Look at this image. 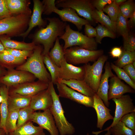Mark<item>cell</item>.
I'll return each instance as SVG.
<instances>
[{
  "mask_svg": "<svg viewBox=\"0 0 135 135\" xmlns=\"http://www.w3.org/2000/svg\"><path fill=\"white\" fill-rule=\"evenodd\" d=\"M48 24L45 28H41L36 33L34 37L35 44H41L44 47L42 56L48 54L56 38L64 33L67 24L58 18H48Z\"/></svg>",
  "mask_w": 135,
  "mask_h": 135,
  "instance_id": "6da1fadb",
  "label": "cell"
},
{
  "mask_svg": "<svg viewBox=\"0 0 135 135\" xmlns=\"http://www.w3.org/2000/svg\"><path fill=\"white\" fill-rule=\"evenodd\" d=\"M42 51L40 46H36L26 61L17 66L16 69L28 72L38 80L48 84L51 81V77L44 65Z\"/></svg>",
  "mask_w": 135,
  "mask_h": 135,
  "instance_id": "7a4b0ae2",
  "label": "cell"
},
{
  "mask_svg": "<svg viewBox=\"0 0 135 135\" xmlns=\"http://www.w3.org/2000/svg\"><path fill=\"white\" fill-rule=\"evenodd\" d=\"M54 84L51 81L48 83V88L53 100L52 105L50 109L60 135H72L75 132V128L65 116L60 96L56 94Z\"/></svg>",
  "mask_w": 135,
  "mask_h": 135,
  "instance_id": "3957f363",
  "label": "cell"
},
{
  "mask_svg": "<svg viewBox=\"0 0 135 135\" xmlns=\"http://www.w3.org/2000/svg\"><path fill=\"white\" fill-rule=\"evenodd\" d=\"M58 38L64 42L63 50L73 46H78L89 50H97V43L95 39L73 30L68 24H66L64 34Z\"/></svg>",
  "mask_w": 135,
  "mask_h": 135,
  "instance_id": "277c9868",
  "label": "cell"
},
{
  "mask_svg": "<svg viewBox=\"0 0 135 135\" xmlns=\"http://www.w3.org/2000/svg\"><path fill=\"white\" fill-rule=\"evenodd\" d=\"M55 0H44L42 2L44 6V13L50 14L52 12L58 14L62 21L68 22L74 24L79 30H81L83 26L90 24L86 20L80 17L75 10L69 8H63L59 10L56 7Z\"/></svg>",
  "mask_w": 135,
  "mask_h": 135,
  "instance_id": "5b68a950",
  "label": "cell"
},
{
  "mask_svg": "<svg viewBox=\"0 0 135 135\" xmlns=\"http://www.w3.org/2000/svg\"><path fill=\"white\" fill-rule=\"evenodd\" d=\"M64 51L66 62L74 65L94 62L104 53L102 50H91L78 46L71 47Z\"/></svg>",
  "mask_w": 135,
  "mask_h": 135,
  "instance_id": "8992f818",
  "label": "cell"
},
{
  "mask_svg": "<svg viewBox=\"0 0 135 135\" xmlns=\"http://www.w3.org/2000/svg\"><path fill=\"white\" fill-rule=\"evenodd\" d=\"M108 58L107 56L103 54L92 65L86 64L84 66L85 72L84 80L96 93L98 88L104 64Z\"/></svg>",
  "mask_w": 135,
  "mask_h": 135,
  "instance_id": "52a82bcc",
  "label": "cell"
},
{
  "mask_svg": "<svg viewBox=\"0 0 135 135\" xmlns=\"http://www.w3.org/2000/svg\"><path fill=\"white\" fill-rule=\"evenodd\" d=\"M56 7L72 8L77 13L88 20L91 24L95 22L92 18L93 12L95 9L91 0H58L55 1Z\"/></svg>",
  "mask_w": 135,
  "mask_h": 135,
  "instance_id": "ba28073f",
  "label": "cell"
},
{
  "mask_svg": "<svg viewBox=\"0 0 135 135\" xmlns=\"http://www.w3.org/2000/svg\"><path fill=\"white\" fill-rule=\"evenodd\" d=\"M112 100L116 104V109L114 117L111 124L103 130L98 132H92V133L98 135L101 132L107 131L111 128L120 121L124 115L132 112H135V107L133 102V100L128 94L123 95L117 98Z\"/></svg>",
  "mask_w": 135,
  "mask_h": 135,
  "instance_id": "9c48e42d",
  "label": "cell"
},
{
  "mask_svg": "<svg viewBox=\"0 0 135 135\" xmlns=\"http://www.w3.org/2000/svg\"><path fill=\"white\" fill-rule=\"evenodd\" d=\"M27 22V15L11 16L0 20V35H12L17 33Z\"/></svg>",
  "mask_w": 135,
  "mask_h": 135,
  "instance_id": "30bf717a",
  "label": "cell"
},
{
  "mask_svg": "<svg viewBox=\"0 0 135 135\" xmlns=\"http://www.w3.org/2000/svg\"><path fill=\"white\" fill-rule=\"evenodd\" d=\"M7 70L6 74L0 78V83L9 88L24 82L34 81L36 78L33 74L27 71L14 68Z\"/></svg>",
  "mask_w": 135,
  "mask_h": 135,
  "instance_id": "8fae6325",
  "label": "cell"
},
{
  "mask_svg": "<svg viewBox=\"0 0 135 135\" xmlns=\"http://www.w3.org/2000/svg\"><path fill=\"white\" fill-rule=\"evenodd\" d=\"M48 86V83L39 80L26 82L10 87L9 94L16 93L31 97L46 89Z\"/></svg>",
  "mask_w": 135,
  "mask_h": 135,
  "instance_id": "7c38bea8",
  "label": "cell"
},
{
  "mask_svg": "<svg viewBox=\"0 0 135 135\" xmlns=\"http://www.w3.org/2000/svg\"><path fill=\"white\" fill-rule=\"evenodd\" d=\"M29 120L37 124L44 129L46 130L50 135H59L58 131L50 109L42 112H34L30 116Z\"/></svg>",
  "mask_w": 135,
  "mask_h": 135,
  "instance_id": "4fadbf2b",
  "label": "cell"
},
{
  "mask_svg": "<svg viewBox=\"0 0 135 135\" xmlns=\"http://www.w3.org/2000/svg\"><path fill=\"white\" fill-rule=\"evenodd\" d=\"M56 84L60 97L69 99L87 107L93 108V97L83 94L61 83L57 82Z\"/></svg>",
  "mask_w": 135,
  "mask_h": 135,
  "instance_id": "5bb4252c",
  "label": "cell"
},
{
  "mask_svg": "<svg viewBox=\"0 0 135 135\" xmlns=\"http://www.w3.org/2000/svg\"><path fill=\"white\" fill-rule=\"evenodd\" d=\"M85 74L84 66H75L68 63L64 58L60 63L58 79L83 80Z\"/></svg>",
  "mask_w": 135,
  "mask_h": 135,
  "instance_id": "9a60e30c",
  "label": "cell"
},
{
  "mask_svg": "<svg viewBox=\"0 0 135 135\" xmlns=\"http://www.w3.org/2000/svg\"><path fill=\"white\" fill-rule=\"evenodd\" d=\"M110 81L108 93V100L119 98L126 93L135 92L134 90L125 84L114 74L110 78Z\"/></svg>",
  "mask_w": 135,
  "mask_h": 135,
  "instance_id": "2e32d148",
  "label": "cell"
},
{
  "mask_svg": "<svg viewBox=\"0 0 135 135\" xmlns=\"http://www.w3.org/2000/svg\"><path fill=\"white\" fill-rule=\"evenodd\" d=\"M93 97V108L96 111L97 117L96 126L101 130L105 123L109 120H113L114 117L110 114L111 110L105 106L103 101L96 93Z\"/></svg>",
  "mask_w": 135,
  "mask_h": 135,
  "instance_id": "e0dca14e",
  "label": "cell"
},
{
  "mask_svg": "<svg viewBox=\"0 0 135 135\" xmlns=\"http://www.w3.org/2000/svg\"><path fill=\"white\" fill-rule=\"evenodd\" d=\"M53 104L52 96L48 88L31 98L30 108L36 111L50 109Z\"/></svg>",
  "mask_w": 135,
  "mask_h": 135,
  "instance_id": "ac0fdd59",
  "label": "cell"
},
{
  "mask_svg": "<svg viewBox=\"0 0 135 135\" xmlns=\"http://www.w3.org/2000/svg\"><path fill=\"white\" fill-rule=\"evenodd\" d=\"M104 68V72L102 75L96 94L101 99L105 106L108 107L110 105L108 98L109 79L114 74L112 72L110 64L108 62H106Z\"/></svg>",
  "mask_w": 135,
  "mask_h": 135,
  "instance_id": "d6986e66",
  "label": "cell"
},
{
  "mask_svg": "<svg viewBox=\"0 0 135 135\" xmlns=\"http://www.w3.org/2000/svg\"><path fill=\"white\" fill-rule=\"evenodd\" d=\"M34 6L33 12L28 24V27L26 32L20 34L26 37L34 27H41L46 24L45 22L42 18V14L44 10V6L42 2L39 0H33Z\"/></svg>",
  "mask_w": 135,
  "mask_h": 135,
  "instance_id": "ffe728a7",
  "label": "cell"
},
{
  "mask_svg": "<svg viewBox=\"0 0 135 135\" xmlns=\"http://www.w3.org/2000/svg\"><path fill=\"white\" fill-rule=\"evenodd\" d=\"M58 82L65 84L68 86L85 96L93 97L96 93L83 80L59 79Z\"/></svg>",
  "mask_w": 135,
  "mask_h": 135,
  "instance_id": "44dd1931",
  "label": "cell"
},
{
  "mask_svg": "<svg viewBox=\"0 0 135 135\" xmlns=\"http://www.w3.org/2000/svg\"><path fill=\"white\" fill-rule=\"evenodd\" d=\"M31 97L24 96L16 93L8 94V111L20 109L30 105Z\"/></svg>",
  "mask_w": 135,
  "mask_h": 135,
  "instance_id": "7402d4cb",
  "label": "cell"
},
{
  "mask_svg": "<svg viewBox=\"0 0 135 135\" xmlns=\"http://www.w3.org/2000/svg\"><path fill=\"white\" fill-rule=\"evenodd\" d=\"M0 40L5 48L32 51L36 46L34 42L26 43L14 40L4 35H0Z\"/></svg>",
  "mask_w": 135,
  "mask_h": 135,
  "instance_id": "603a6c76",
  "label": "cell"
},
{
  "mask_svg": "<svg viewBox=\"0 0 135 135\" xmlns=\"http://www.w3.org/2000/svg\"><path fill=\"white\" fill-rule=\"evenodd\" d=\"M9 88V87L1 84L0 87V95L2 97V101L0 104V129L4 130L5 132L6 122L8 112V98Z\"/></svg>",
  "mask_w": 135,
  "mask_h": 135,
  "instance_id": "cb8c5ba5",
  "label": "cell"
},
{
  "mask_svg": "<svg viewBox=\"0 0 135 135\" xmlns=\"http://www.w3.org/2000/svg\"><path fill=\"white\" fill-rule=\"evenodd\" d=\"M8 135H46L44 129L39 126L34 125L32 122L28 121L16 128Z\"/></svg>",
  "mask_w": 135,
  "mask_h": 135,
  "instance_id": "d4e9b609",
  "label": "cell"
},
{
  "mask_svg": "<svg viewBox=\"0 0 135 135\" xmlns=\"http://www.w3.org/2000/svg\"><path fill=\"white\" fill-rule=\"evenodd\" d=\"M7 8L12 14H29V3L25 0H5Z\"/></svg>",
  "mask_w": 135,
  "mask_h": 135,
  "instance_id": "484cf974",
  "label": "cell"
},
{
  "mask_svg": "<svg viewBox=\"0 0 135 135\" xmlns=\"http://www.w3.org/2000/svg\"><path fill=\"white\" fill-rule=\"evenodd\" d=\"M26 61V60L16 58L4 51L0 52V64L7 70L17 67Z\"/></svg>",
  "mask_w": 135,
  "mask_h": 135,
  "instance_id": "4316f807",
  "label": "cell"
},
{
  "mask_svg": "<svg viewBox=\"0 0 135 135\" xmlns=\"http://www.w3.org/2000/svg\"><path fill=\"white\" fill-rule=\"evenodd\" d=\"M92 16L95 22L100 23L115 33L116 32V22L112 21L103 11H98L95 9Z\"/></svg>",
  "mask_w": 135,
  "mask_h": 135,
  "instance_id": "83f0119b",
  "label": "cell"
},
{
  "mask_svg": "<svg viewBox=\"0 0 135 135\" xmlns=\"http://www.w3.org/2000/svg\"><path fill=\"white\" fill-rule=\"evenodd\" d=\"M48 55L52 61L60 67L62 61L65 58L63 47L60 44L58 37L56 38L54 44L49 51Z\"/></svg>",
  "mask_w": 135,
  "mask_h": 135,
  "instance_id": "f1b7e54d",
  "label": "cell"
},
{
  "mask_svg": "<svg viewBox=\"0 0 135 135\" xmlns=\"http://www.w3.org/2000/svg\"><path fill=\"white\" fill-rule=\"evenodd\" d=\"M43 58L44 63L50 72L51 81L54 84H55L58 79L60 67L52 61L48 54L43 56Z\"/></svg>",
  "mask_w": 135,
  "mask_h": 135,
  "instance_id": "f546056e",
  "label": "cell"
},
{
  "mask_svg": "<svg viewBox=\"0 0 135 135\" xmlns=\"http://www.w3.org/2000/svg\"><path fill=\"white\" fill-rule=\"evenodd\" d=\"M19 110L8 111L5 123V132L6 134L13 132L16 128Z\"/></svg>",
  "mask_w": 135,
  "mask_h": 135,
  "instance_id": "4dcf8cb0",
  "label": "cell"
},
{
  "mask_svg": "<svg viewBox=\"0 0 135 135\" xmlns=\"http://www.w3.org/2000/svg\"><path fill=\"white\" fill-rule=\"evenodd\" d=\"M128 21L127 19L123 16L120 12L116 21V32L123 37L124 40L128 38L129 34Z\"/></svg>",
  "mask_w": 135,
  "mask_h": 135,
  "instance_id": "1f68e13d",
  "label": "cell"
},
{
  "mask_svg": "<svg viewBox=\"0 0 135 135\" xmlns=\"http://www.w3.org/2000/svg\"><path fill=\"white\" fill-rule=\"evenodd\" d=\"M122 50V55L115 62L116 66L122 68L135 61V51L130 52Z\"/></svg>",
  "mask_w": 135,
  "mask_h": 135,
  "instance_id": "d6a6232c",
  "label": "cell"
},
{
  "mask_svg": "<svg viewBox=\"0 0 135 135\" xmlns=\"http://www.w3.org/2000/svg\"><path fill=\"white\" fill-rule=\"evenodd\" d=\"M113 135H135V131L127 127L120 121L109 130Z\"/></svg>",
  "mask_w": 135,
  "mask_h": 135,
  "instance_id": "836d02e7",
  "label": "cell"
},
{
  "mask_svg": "<svg viewBox=\"0 0 135 135\" xmlns=\"http://www.w3.org/2000/svg\"><path fill=\"white\" fill-rule=\"evenodd\" d=\"M97 35L95 40L97 43L101 44L103 38L105 37L114 38L116 37L115 33L104 26L98 24L95 28Z\"/></svg>",
  "mask_w": 135,
  "mask_h": 135,
  "instance_id": "e575fe53",
  "label": "cell"
},
{
  "mask_svg": "<svg viewBox=\"0 0 135 135\" xmlns=\"http://www.w3.org/2000/svg\"><path fill=\"white\" fill-rule=\"evenodd\" d=\"M110 65L112 69L115 72L117 77L120 80H124L135 90V82L131 80L123 69L116 66L112 63H111Z\"/></svg>",
  "mask_w": 135,
  "mask_h": 135,
  "instance_id": "d590c367",
  "label": "cell"
},
{
  "mask_svg": "<svg viewBox=\"0 0 135 135\" xmlns=\"http://www.w3.org/2000/svg\"><path fill=\"white\" fill-rule=\"evenodd\" d=\"M34 112L29 106L20 109L18 112L17 128L29 121L30 116Z\"/></svg>",
  "mask_w": 135,
  "mask_h": 135,
  "instance_id": "8d00e7d4",
  "label": "cell"
},
{
  "mask_svg": "<svg viewBox=\"0 0 135 135\" xmlns=\"http://www.w3.org/2000/svg\"><path fill=\"white\" fill-rule=\"evenodd\" d=\"M120 12L126 18H129L135 11V4L132 0H126L119 6Z\"/></svg>",
  "mask_w": 135,
  "mask_h": 135,
  "instance_id": "74e56055",
  "label": "cell"
},
{
  "mask_svg": "<svg viewBox=\"0 0 135 135\" xmlns=\"http://www.w3.org/2000/svg\"><path fill=\"white\" fill-rule=\"evenodd\" d=\"M102 11L108 14L112 21L116 22L120 13L119 6L113 0L112 3L106 6Z\"/></svg>",
  "mask_w": 135,
  "mask_h": 135,
  "instance_id": "f35d334b",
  "label": "cell"
},
{
  "mask_svg": "<svg viewBox=\"0 0 135 135\" xmlns=\"http://www.w3.org/2000/svg\"><path fill=\"white\" fill-rule=\"evenodd\" d=\"M4 51L16 58L23 59L26 60L27 57H29L31 55L33 51L21 50L5 48Z\"/></svg>",
  "mask_w": 135,
  "mask_h": 135,
  "instance_id": "ab89813d",
  "label": "cell"
},
{
  "mask_svg": "<svg viewBox=\"0 0 135 135\" xmlns=\"http://www.w3.org/2000/svg\"><path fill=\"white\" fill-rule=\"evenodd\" d=\"M120 121L127 127L135 131V112H132L124 115Z\"/></svg>",
  "mask_w": 135,
  "mask_h": 135,
  "instance_id": "60d3db41",
  "label": "cell"
},
{
  "mask_svg": "<svg viewBox=\"0 0 135 135\" xmlns=\"http://www.w3.org/2000/svg\"><path fill=\"white\" fill-rule=\"evenodd\" d=\"M123 50L130 52L135 50V37L133 34L129 33L128 38L124 40Z\"/></svg>",
  "mask_w": 135,
  "mask_h": 135,
  "instance_id": "b9f144b4",
  "label": "cell"
},
{
  "mask_svg": "<svg viewBox=\"0 0 135 135\" xmlns=\"http://www.w3.org/2000/svg\"><path fill=\"white\" fill-rule=\"evenodd\" d=\"M113 0H95L91 1L92 4L94 8L98 11H102L105 6L112 3Z\"/></svg>",
  "mask_w": 135,
  "mask_h": 135,
  "instance_id": "7bdbcfd3",
  "label": "cell"
},
{
  "mask_svg": "<svg viewBox=\"0 0 135 135\" xmlns=\"http://www.w3.org/2000/svg\"><path fill=\"white\" fill-rule=\"evenodd\" d=\"M7 7L5 0H0V20L12 16Z\"/></svg>",
  "mask_w": 135,
  "mask_h": 135,
  "instance_id": "ee69618b",
  "label": "cell"
},
{
  "mask_svg": "<svg viewBox=\"0 0 135 135\" xmlns=\"http://www.w3.org/2000/svg\"><path fill=\"white\" fill-rule=\"evenodd\" d=\"M122 68L131 80L135 82V68L132 64H128Z\"/></svg>",
  "mask_w": 135,
  "mask_h": 135,
  "instance_id": "f6af8a7d",
  "label": "cell"
},
{
  "mask_svg": "<svg viewBox=\"0 0 135 135\" xmlns=\"http://www.w3.org/2000/svg\"><path fill=\"white\" fill-rule=\"evenodd\" d=\"M84 31L86 35L90 38H94L96 37L97 32L96 28H94L90 24L85 25Z\"/></svg>",
  "mask_w": 135,
  "mask_h": 135,
  "instance_id": "bcb514c9",
  "label": "cell"
},
{
  "mask_svg": "<svg viewBox=\"0 0 135 135\" xmlns=\"http://www.w3.org/2000/svg\"><path fill=\"white\" fill-rule=\"evenodd\" d=\"M123 50L120 47H115L111 49L110 52V56L113 58H119L122 55Z\"/></svg>",
  "mask_w": 135,
  "mask_h": 135,
  "instance_id": "7dc6e473",
  "label": "cell"
},
{
  "mask_svg": "<svg viewBox=\"0 0 135 135\" xmlns=\"http://www.w3.org/2000/svg\"><path fill=\"white\" fill-rule=\"evenodd\" d=\"M130 19L128 21V24L129 27L132 28L135 24V11H134L129 18Z\"/></svg>",
  "mask_w": 135,
  "mask_h": 135,
  "instance_id": "c3c4849f",
  "label": "cell"
},
{
  "mask_svg": "<svg viewBox=\"0 0 135 135\" xmlns=\"http://www.w3.org/2000/svg\"><path fill=\"white\" fill-rule=\"evenodd\" d=\"M7 71L6 69L0 64V78L6 74Z\"/></svg>",
  "mask_w": 135,
  "mask_h": 135,
  "instance_id": "681fc988",
  "label": "cell"
},
{
  "mask_svg": "<svg viewBox=\"0 0 135 135\" xmlns=\"http://www.w3.org/2000/svg\"><path fill=\"white\" fill-rule=\"evenodd\" d=\"M126 0H114V1L116 4L120 6Z\"/></svg>",
  "mask_w": 135,
  "mask_h": 135,
  "instance_id": "f907efd6",
  "label": "cell"
},
{
  "mask_svg": "<svg viewBox=\"0 0 135 135\" xmlns=\"http://www.w3.org/2000/svg\"><path fill=\"white\" fill-rule=\"evenodd\" d=\"M5 48L3 45L0 40V52L3 51Z\"/></svg>",
  "mask_w": 135,
  "mask_h": 135,
  "instance_id": "816d5d0a",
  "label": "cell"
},
{
  "mask_svg": "<svg viewBox=\"0 0 135 135\" xmlns=\"http://www.w3.org/2000/svg\"><path fill=\"white\" fill-rule=\"evenodd\" d=\"M4 130L2 129H0V135H6Z\"/></svg>",
  "mask_w": 135,
  "mask_h": 135,
  "instance_id": "f5cc1de1",
  "label": "cell"
},
{
  "mask_svg": "<svg viewBox=\"0 0 135 135\" xmlns=\"http://www.w3.org/2000/svg\"><path fill=\"white\" fill-rule=\"evenodd\" d=\"M107 131V132L104 135H111V134L110 130H108Z\"/></svg>",
  "mask_w": 135,
  "mask_h": 135,
  "instance_id": "db71d44e",
  "label": "cell"
},
{
  "mask_svg": "<svg viewBox=\"0 0 135 135\" xmlns=\"http://www.w3.org/2000/svg\"><path fill=\"white\" fill-rule=\"evenodd\" d=\"M2 101V96L0 95V104L1 103Z\"/></svg>",
  "mask_w": 135,
  "mask_h": 135,
  "instance_id": "11a10c76",
  "label": "cell"
},
{
  "mask_svg": "<svg viewBox=\"0 0 135 135\" xmlns=\"http://www.w3.org/2000/svg\"><path fill=\"white\" fill-rule=\"evenodd\" d=\"M132 64L134 68H135V61H134Z\"/></svg>",
  "mask_w": 135,
  "mask_h": 135,
  "instance_id": "9f6ffc18",
  "label": "cell"
},
{
  "mask_svg": "<svg viewBox=\"0 0 135 135\" xmlns=\"http://www.w3.org/2000/svg\"><path fill=\"white\" fill-rule=\"evenodd\" d=\"M86 135H90L88 133L86 134Z\"/></svg>",
  "mask_w": 135,
  "mask_h": 135,
  "instance_id": "6f0895ef",
  "label": "cell"
},
{
  "mask_svg": "<svg viewBox=\"0 0 135 135\" xmlns=\"http://www.w3.org/2000/svg\"></svg>",
  "mask_w": 135,
  "mask_h": 135,
  "instance_id": "680465c9",
  "label": "cell"
},
{
  "mask_svg": "<svg viewBox=\"0 0 135 135\" xmlns=\"http://www.w3.org/2000/svg\"><path fill=\"white\" fill-rule=\"evenodd\" d=\"M1 84L0 83V87L1 86Z\"/></svg>",
  "mask_w": 135,
  "mask_h": 135,
  "instance_id": "91938a15",
  "label": "cell"
},
{
  "mask_svg": "<svg viewBox=\"0 0 135 135\" xmlns=\"http://www.w3.org/2000/svg\"><path fill=\"white\" fill-rule=\"evenodd\" d=\"M6 135H8V134H7Z\"/></svg>",
  "mask_w": 135,
  "mask_h": 135,
  "instance_id": "94428289",
  "label": "cell"
}]
</instances>
